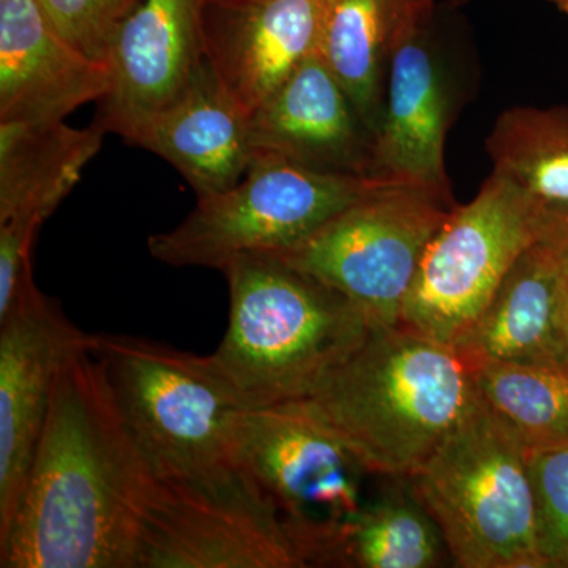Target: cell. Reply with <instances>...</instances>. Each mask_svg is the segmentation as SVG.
<instances>
[{
  "mask_svg": "<svg viewBox=\"0 0 568 568\" xmlns=\"http://www.w3.org/2000/svg\"><path fill=\"white\" fill-rule=\"evenodd\" d=\"M205 0H141L122 22L110 51L111 85L97 123L126 141L163 110L205 63Z\"/></svg>",
  "mask_w": 568,
  "mask_h": 568,
  "instance_id": "cell-12",
  "label": "cell"
},
{
  "mask_svg": "<svg viewBox=\"0 0 568 568\" xmlns=\"http://www.w3.org/2000/svg\"><path fill=\"white\" fill-rule=\"evenodd\" d=\"M141 0H40L63 39L93 61L106 63L122 22Z\"/></svg>",
  "mask_w": 568,
  "mask_h": 568,
  "instance_id": "cell-25",
  "label": "cell"
},
{
  "mask_svg": "<svg viewBox=\"0 0 568 568\" xmlns=\"http://www.w3.org/2000/svg\"><path fill=\"white\" fill-rule=\"evenodd\" d=\"M560 237L529 246L454 349L470 369L485 364L568 361L560 317Z\"/></svg>",
  "mask_w": 568,
  "mask_h": 568,
  "instance_id": "cell-18",
  "label": "cell"
},
{
  "mask_svg": "<svg viewBox=\"0 0 568 568\" xmlns=\"http://www.w3.org/2000/svg\"><path fill=\"white\" fill-rule=\"evenodd\" d=\"M156 487L91 343L59 376L0 567L136 568Z\"/></svg>",
  "mask_w": 568,
  "mask_h": 568,
  "instance_id": "cell-1",
  "label": "cell"
},
{
  "mask_svg": "<svg viewBox=\"0 0 568 568\" xmlns=\"http://www.w3.org/2000/svg\"><path fill=\"white\" fill-rule=\"evenodd\" d=\"M250 130L254 152L327 173L375 178V136L317 52L250 115Z\"/></svg>",
  "mask_w": 568,
  "mask_h": 568,
  "instance_id": "cell-15",
  "label": "cell"
},
{
  "mask_svg": "<svg viewBox=\"0 0 568 568\" xmlns=\"http://www.w3.org/2000/svg\"><path fill=\"white\" fill-rule=\"evenodd\" d=\"M455 205L436 190L384 182L304 241L268 254L345 295L373 327H395L422 257Z\"/></svg>",
  "mask_w": 568,
  "mask_h": 568,
  "instance_id": "cell-8",
  "label": "cell"
},
{
  "mask_svg": "<svg viewBox=\"0 0 568 568\" xmlns=\"http://www.w3.org/2000/svg\"><path fill=\"white\" fill-rule=\"evenodd\" d=\"M476 396L454 347L405 325L375 327L298 403L377 478H409Z\"/></svg>",
  "mask_w": 568,
  "mask_h": 568,
  "instance_id": "cell-2",
  "label": "cell"
},
{
  "mask_svg": "<svg viewBox=\"0 0 568 568\" xmlns=\"http://www.w3.org/2000/svg\"><path fill=\"white\" fill-rule=\"evenodd\" d=\"M470 372L477 394L528 452L568 443V361L485 364Z\"/></svg>",
  "mask_w": 568,
  "mask_h": 568,
  "instance_id": "cell-23",
  "label": "cell"
},
{
  "mask_svg": "<svg viewBox=\"0 0 568 568\" xmlns=\"http://www.w3.org/2000/svg\"><path fill=\"white\" fill-rule=\"evenodd\" d=\"M92 351L156 477L193 480L241 466L248 407L212 355L112 334H93Z\"/></svg>",
  "mask_w": 568,
  "mask_h": 568,
  "instance_id": "cell-4",
  "label": "cell"
},
{
  "mask_svg": "<svg viewBox=\"0 0 568 568\" xmlns=\"http://www.w3.org/2000/svg\"><path fill=\"white\" fill-rule=\"evenodd\" d=\"M537 540L547 568H568V443L529 452Z\"/></svg>",
  "mask_w": 568,
  "mask_h": 568,
  "instance_id": "cell-24",
  "label": "cell"
},
{
  "mask_svg": "<svg viewBox=\"0 0 568 568\" xmlns=\"http://www.w3.org/2000/svg\"><path fill=\"white\" fill-rule=\"evenodd\" d=\"M33 216L0 222V321L10 313L33 287L32 250L41 224Z\"/></svg>",
  "mask_w": 568,
  "mask_h": 568,
  "instance_id": "cell-26",
  "label": "cell"
},
{
  "mask_svg": "<svg viewBox=\"0 0 568 568\" xmlns=\"http://www.w3.org/2000/svg\"><path fill=\"white\" fill-rule=\"evenodd\" d=\"M384 182L390 181L327 173L254 152L241 181L226 192L197 197L181 224L149 237V253L173 267L223 272L244 254L276 253L298 244Z\"/></svg>",
  "mask_w": 568,
  "mask_h": 568,
  "instance_id": "cell-6",
  "label": "cell"
},
{
  "mask_svg": "<svg viewBox=\"0 0 568 568\" xmlns=\"http://www.w3.org/2000/svg\"><path fill=\"white\" fill-rule=\"evenodd\" d=\"M129 142L173 164L197 197L230 190L254 155L250 114L207 61L189 88L142 122Z\"/></svg>",
  "mask_w": 568,
  "mask_h": 568,
  "instance_id": "cell-17",
  "label": "cell"
},
{
  "mask_svg": "<svg viewBox=\"0 0 568 568\" xmlns=\"http://www.w3.org/2000/svg\"><path fill=\"white\" fill-rule=\"evenodd\" d=\"M435 0H328L317 54L375 136L396 48L432 20Z\"/></svg>",
  "mask_w": 568,
  "mask_h": 568,
  "instance_id": "cell-19",
  "label": "cell"
},
{
  "mask_svg": "<svg viewBox=\"0 0 568 568\" xmlns=\"http://www.w3.org/2000/svg\"><path fill=\"white\" fill-rule=\"evenodd\" d=\"M92 336L37 286L0 321V538L20 507L63 366Z\"/></svg>",
  "mask_w": 568,
  "mask_h": 568,
  "instance_id": "cell-11",
  "label": "cell"
},
{
  "mask_svg": "<svg viewBox=\"0 0 568 568\" xmlns=\"http://www.w3.org/2000/svg\"><path fill=\"white\" fill-rule=\"evenodd\" d=\"M462 2H463V0H462Z\"/></svg>",
  "mask_w": 568,
  "mask_h": 568,
  "instance_id": "cell-29",
  "label": "cell"
},
{
  "mask_svg": "<svg viewBox=\"0 0 568 568\" xmlns=\"http://www.w3.org/2000/svg\"><path fill=\"white\" fill-rule=\"evenodd\" d=\"M239 455L282 515L306 567H338L377 477L298 403L246 409Z\"/></svg>",
  "mask_w": 568,
  "mask_h": 568,
  "instance_id": "cell-7",
  "label": "cell"
},
{
  "mask_svg": "<svg viewBox=\"0 0 568 568\" xmlns=\"http://www.w3.org/2000/svg\"><path fill=\"white\" fill-rule=\"evenodd\" d=\"M223 274L230 324L211 355L248 409L306 398L375 328L345 295L274 254L235 257Z\"/></svg>",
  "mask_w": 568,
  "mask_h": 568,
  "instance_id": "cell-3",
  "label": "cell"
},
{
  "mask_svg": "<svg viewBox=\"0 0 568 568\" xmlns=\"http://www.w3.org/2000/svg\"><path fill=\"white\" fill-rule=\"evenodd\" d=\"M548 2H551L552 6L558 7L560 11L568 14V0H548Z\"/></svg>",
  "mask_w": 568,
  "mask_h": 568,
  "instance_id": "cell-28",
  "label": "cell"
},
{
  "mask_svg": "<svg viewBox=\"0 0 568 568\" xmlns=\"http://www.w3.org/2000/svg\"><path fill=\"white\" fill-rule=\"evenodd\" d=\"M454 566L547 568L537 540L529 452L477 394L409 477Z\"/></svg>",
  "mask_w": 568,
  "mask_h": 568,
  "instance_id": "cell-5",
  "label": "cell"
},
{
  "mask_svg": "<svg viewBox=\"0 0 568 568\" xmlns=\"http://www.w3.org/2000/svg\"><path fill=\"white\" fill-rule=\"evenodd\" d=\"M547 237L528 194L491 173L455 205L422 257L402 325L450 347L473 327L519 256Z\"/></svg>",
  "mask_w": 568,
  "mask_h": 568,
  "instance_id": "cell-9",
  "label": "cell"
},
{
  "mask_svg": "<svg viewBox=\"0 0 568 568\" xmlns=\"http://www.w3.org/2000/svg\"><path fill=\"white\" fill-rule=\"evenodd\" d=\"M99 123L0 122V222L48 219L80 182L103 144Z\"/></svg>",
  "mask_w": 568,
  "mask_h": 568,
  "instance_id": "cell-20",
  "label": "cell"
},
{
  "mask_svg": "<svg viewBox=\"0 0 568 568\" xmlns=\"http://www.w3.org/2000/svg\"><path fill=\"white\" fill-rule=\"evenodd\" d=\"M328 0H205V61L250 115L320 50Z\"/></svg>",
  "mask_w": 568,
  "mask_h": 568,
  "instance_id": "cell-13",
  "label": "cell"
},
{
  "mask_svg": "<svg viewBox=\"0 0 568 568\" xmlns=\"http://www.w3.org/2000/svg\"><path fill=\"white\" fill-rule=\"evenodd\" d=\"M452 560L409 478H381L347 537L338 567L436 568Z\"/></svg>",
  "mask_w": 568,
  "mask_h": 568,
  "instance_id": "cell-22",
  "label": "cell"
},
{
  "mask_svg": "<svg viewBox=\"0 0 568 568\" xmlns=\"http://www.w3.org/2000/svg\"><path fill=\"white\" fill-rule=\"evenodd\" d=\"M272 500L244 466L205 478H159L136 568H304Z\"/></svg>",
  "mask_w": 568,
  "mask_h": 568,
  "instance_id": "cell-10",
  "label": "cell"
},
{
  "mask_svg": "<svg viewBox=\"0 0 568 568\" xmlns=\"http://www.w3.org/2000/svg\"><path fill=\"white\" fill-rule=\"evenodd\" d=\"M429 22L410 33L392 58L372 174L454 197L444 162L454 88Z\"/></svg>",
  "mask_w": 568,
  "mask_h": 568,
  "instance_id": "cell-14",
  "label": "cell"
},
{
  "mask_svg": "<svg viewBox=\"0 0 568 568\" xmlns=\"http://www.w3.org/2000/svg\"><path fill=\"white\" fill-rule=\"evenodd\" d=\"M487 151L493 173L536 204L547 237L568 230V108L515 106L496 119Z\"/></svg>",
  "mask_w": 568,
  "mask_h": 568,
  "instance_id": "cell-21",
  "label": "cell"
},
{
  "mask_svg": "<svg viewBox=\"0 0 568 568\" xmlns=\"http://www.w3.org/2000/svg\"><path fill=\"white\" fill-rule=\"evenodd\" d=\"M110 85V67L63 39L40 0H0V122L65 121Z\"/></svg>",
  "mask_w": 568,
  "mask_h": 568,
  "instance_id": "cell-16",
  "label": "cell"
},
{
  "mask_svg": "<svg viewBox=\"0 0 568 568\" xmlns=\"http://www.w3.org/2000/svg\"><path fill=\"white\" fill-rule=\"evenodd\" d=\"M558 235L560 237V317H562L564 335L568 346V230Z\"/></svg>",
  "mask_w": 568,
  "mask_h": 568,
  "instance_id": "cell-27",
  "label": "cell"
}]
</instances>
